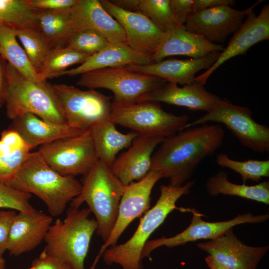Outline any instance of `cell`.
<instances>
[{"label": "cell", "mask_w": 269, "mask_h": 269, "mask_svg": "<svg viewBox=\"0 0 269 269\" xmlns=\"http://www.w3.org/2000/svg\"><path fill=\"white\" fill-rule=\"evenodd\" d=\"M224 136L225 131L219 125L186 128L164 138L152 155L150 170L159 171L172 186H182L200 163L221 146Z\"/></svg>", "instance_id": "obj_1"}, {"label": "cell", "mask_w": 269, "mask_h": 269, "mask_svg": "<svg viewBox=\"0 0 269 269\" xmlns=\"http://www.w3.org/2000/svg\"><path fill=\"white\" fill-rule=\"evenodd\" d=\"M39 197L50 216L57 217L80 193L82 184L75 177L61 175L51 168L38 151L30 152L21 166L6 184Z\"/></svg>", "instance_id": "obj_2"}, {"label": "cell", "mask_w": 269, "mask_h": 269, "mask_svg": "<svg viewBox=\"0 0 269 269\" xmlns=\"http://www.w3.org/2000/svg\"><path fill=\"white\" fill-rule=\"evenodd\" d=\"M195 183V180H192L180 186L161 185L158 200L144 214L132 237L122 244L111 246L105 250L103 253L105 263L108 265H119L122 269H143L141 255L147 240L176 208L177 201L190 193Z\"/></svg>", "instance_id": "obj_3"}, {"label": "cell", "mask_w": 269, "mask_h": 269, "mask_svg": "<svg viewBox=\"0 0 269 269\" xmlns=\"http://www.w3.org/2000/svg\"><path fill=\"white\" fill-rule=\"evenodd\" d=\"M85 175L81 191L71 201L70 207L79 208L86 203L96 218V232L105 242L115 225L126 186L99 159Z\"/></svg>", "instance_id": "obj_4"}, {"label": "cell", "mask_w": 269, "mask_h": 269, "mask_svg": "<svg viewBox=\"0 0 269 269\" xmlns=\"http://www.w3.org/2000/svg\"><path fill=\"white\" fill-rule=\"evenodd\" d=\"M88 208L70 207L63 220L57 219L50 226L44 241V250L71 269H85L91 238L98 225L89 218Z\"/></svg>", "instance_id": "obj_5"}, {"label": "cell", "mask_w": 269, "mask_h": 269, "mask_svg": "<svg viewBox=\"0 0 269 269\" xmlns=\"http://www.w3.org/2000/svg\"><path fill=\"white\" fill-rule=\"evenodd\" d=\"M6 73L8 93L5 105L8 119L30 113L47 122L66 124L62 106L47 80H30L7 62Z\"/></svg>", "instance_id": "obj_6"}, {"label": "cell", "mask_w": 269, "mask_h": 269, "mask_svg": "<svg viewBox=\"0 0 269 269\" xmlns=\"http://www.w3.org/2000/svg\"><path fill=\"white\" fill-rule=\"evenodd\" d=\"M110 120L142 136L169 137L186 129L189 117L165 111L159 103L143 101L112 103Z\"/></svg>", "instance_id": "obj_7"}, {"label": "cell", "mask_w": 269, "mask_h": 269, "mask_svg": "<svg viewBox=\"0 0 269 269\" xmlns=\"http://www.w3.org/2000/svg\"><path fill=\"white\" fill-rule=\"evenodd\" d=\"M251 110L233 104L226 99L220 101L208 112L186 128L215 122L223 124L244 147L258 153L269 151V128L256 122Z\"/></svg>", "instance_id": "obj_8"}, {"label": "cell", "mask_w": 269, "mask_h": 269, "mask_svg": "<svg viewBox=\"0 0 269 269\" xmlns=\"http://www.w3.org/2000/svg\"><path fill=\"white\" fill-rule=\"evenodd\" d=\"M166 83L162 79L134 71L126 66L84 73L77 84L88 89H108L114 94L113 102L134 103L142 95Z\"/></svg>", "instance_id": "obj_9"}, {"label": "cell", "mask_w": 269, "mask_h": 269, "mask_svg": "<svg viewBox=\"0 0 269 269\" xmlns=\"http://www.w3.org/2000/svg\"><path fill=\"white\" fill-rule=\"evenodd\" d=\"M52 87L68 126L85 132L96 123L110 119V97L95 90H82L65 84H52Z\"/></svg>", "instance_id": "obj_10"}, {"label": "cell", "mask_w": 269, "mask_h": 269, "mask_svg": "<svg viewBox=\"0 0 269 269\" xmlns=\"http://www.w3.org/2000/svg\"><path fill=\"white\" fill-rule=\"evenodd\" d=\"M38 151L51 168L67 176L85 175L98 159L88 130L42 145Z\"/></svg>", "instance_id": "obj_11"}, {"label": "cell", "mask_w": 269, "mask_h": 269, "mask_svg": "<svg viewBox=\"0 0 269 269\" xmlns=\"http://www.w3.org/2000/svg\"><path fill=\"white\" fill-rule=\"evenodd\" d=\"M162 178L159 171L150 170L141 180L125 186L121 199L117 218L113 230L101 248L90 269H94L99 259L108 248L116 245L122 234L135 218L144 214L150 207V194L157 181Z\"/></svg>", "instance_id": "obj_12"}, {"label": "cell", "mask_w": 269, "mask_h": 269, "mask_svg": "<svg viewBox=\"0 0 269 269\" xmlns=\"http://www.w3.org/2000/svg\"><path fill=\"white\" fill-rule=\"evenodd\" d=\"M192 212L193 216L190 225L181 233L170 238L162 237L147 241L141 252V260L149 257L154 250L162 246L172 248L200 240H212L236 225L263 223L269 218L268 213L255 215L247 213L239 214L227 221L210 222L203 220L199 213Z\"/></svg>", "instance_id": "obj_13"}, {"label": "cell", "mask_w": 269, "mask_h": 269, "mask_svg": "<svg viewBox=\"0 0 269 269\" xmlns=\"http://www.w3.org/2000/svg\"><path fill=\"white\" fill-rule=\"evenodd\" d=\"M262 1L259 0L242 10L230 5L207 8L192 14L184 26L189 32L202 36L213 43L222 45L231 34L239 29L249 11Z\"/></svg>", "instance_id": "obj_14"}, {"label": "cell", "mask_w": 269, "mask_h": 269, "mask_svg": "<svg viewBox=\"0 0 269 269\" xmlns=\"http://www.w3.org/2000/svg\"><path fill=\"white\" fill-rule=\"evenodd\" d=\"M100 2L105 10L123 28L125 43L134 51L151 56L158 47L164 32L139 12L120 8L108 0Z\"/></svg>", "instance_id": "obj_15"}, {"label": "cell", "mask_w": 269, "mask_h": 269, "mask_svg": "<svg viewBox=\"0 0 269 269\" xmlns=\"http://www.w3.org/2000/svg\"><path fill=\"white\" fill-rule=\"evenodd\" d=\"M197 247L228 269H257L269 249L268 246L245 245L234 235L233 228L216 238L198 243Z\"/></svg>", "instance_id": "obj_16"}, {"label": "cell", "mask_w": 269, "mask_h": 269, "mask_svg": "<svg viewBox=\"0 0 269 269\" xmlns=\"http://www.w3.org/2000/svg\"><path fill=\"white\" fill-rule=\"evenodd\" d=\"M269 39V5H265L256 15L253 9L247 15L239 29L234 33L228 46L221 52L217 61L195 81L204 85L211 74L230 59L245 54L256 43Z\"/></svg>", "instance_id": "obj_17"}, {"label": "cell", "mask_w": 269, "mask_h": 269, "mask_svg": "<svg viewBox=\"0 0 269 269\" xmlns=\"http://www.w3.org/2000/svg\"><path fill=\"white\" fill-rule=\"evenodd\" d=\"M164 138L138 135L127 151L116 158L110 167L111 171L125 186L141 180L150 170L153 151Z\"/></svg>", "instance_id": "obj_18"}, {"label": "cell", "mask_w": 269, "mask_h": 269, "mask_svg": "<svg viewBox=\"0 0 269 269\" xmlns=\"http://www.w3.org/2000/svg\"><path fill=\"white\" fill-rule=\"evenodd\" d=\"M217 96L208 92L204 85L194 82L182 87L167 82L152 91L139 97L136 102L151 101L163 102L184 107L191 111L208 112L220 101Z\"/></svg>", "instance_id": "obj_19"}, {"label": "cell", "mask_w": 269, "mask_h": 269, "mask_svg": "<svg viewBox=\"0 0 269 269\" xmlns=\"http://www.w3.org/2000/svg\"><path fill=\"white\" fill-rule=\"evenodd\" d=\"M52 222L50 215L37 210L18 212L10 228L6 251L14 256L31 251L44 240Z\"/></svg>", "instance_id": "obj_20"}, {"label": "cell", "mask_w": 269, "mask_h": 269, "mask_svg": "<svg viewBox=\"0 0 269 269\" xmlns=\"http://www.w3.org/2000/svg\"><path fill=\"white\" fill-rule=\"evenodd\" d=\"M220 53L215 52L198 58L167 59L146 65L127 66L134 71L159 78L166 82L187 85L195 82L198 72L208 70L217 61Z\"/></svg>", "instance_id": "obj_21"}, {"label": "cell", "mask_w": 269, "mask_h": 269, "mask_svg": "<svg viewBox=\"0 0 269 269\" xmlns=\"http://www.w3.org/2000/svg\"><path fill=\"white\" fill-rule=\"evenodd\" d=\"M86 29L99 32L110 43L125 42L123 28L98 0H78L71 8L70 35Z\"/></svg>", "instance_id": "obj_22"}, {"label": "cell", "mask_w": 269, "mask_h": 269, "mask_svg": "<svg viewBox=\"0 0 269 269\" xmlns=\"http://www.w3.org/2000/svg\"><path fill=\"white\" fill-rule=\"evenodd\" d=\"M224 48L223 45L213 43L202 36L189 32L183 25L164 32L158 47L150 58L153 62L174 55L198 58L221 52Z\"/></svg>", "instance_id": "obj_23"}, {"label": "cell", "mask_w": 269, "mask_h": 269, "mask_svg": "<svg viewBox=\"0 0 269 269\" xmlns=\"http://www.w3.org/2000/svg\"><path fill=\"white\" fill-rule=\"evenodd\" d=\"M8 129L18 132L31 149L58 139L75 136L85 132L66 124L44 121L30 113L12 119Z\"/></svg>", "instance_id": "obj_24"}, {"label": "cell", "mask_w": 269, "mask_h": 269, "mask_svg": "<svg viewBox=\"0 0 269 269\" xmlns=\"http://www.w3.org/2000/svg\"><path fill=\"white\" fill-rule=\"evenodd\" d=\"M150 56L138 53L125 42L110 43L98 53L90 56L79 66L64 71L62 75L74 76L106 68L130 65H146L152 63Z\"/></svg>", "instance_id": "obj_25"}, {"label": "cell", "mask_w": 269, "mask_h": 269, "mask_svg": "<svg viewBox=\"0 0 269 269\" xmlns=\"http://www.w3.org/2000/svg\"><path fill=\"white\" fill-rule=\"evenodd\" d=\"M93 140L98 159L111 167L117 153L131 146L139 134L118 131L110 119L99 122L88 130Z\"/></svg>", "instance_id": "obj_26"}, {"label": "cell", "mask_w": 269, "mask_h": 269, "mask_svg": "<svg viewBox=\"0 0 269 269\" xmlns=\"http://www.w3.org/2000/svg\"><path fill=\"white\" fill-rule=\"evenodd\" d=\"M205 187L208 194L212 196H217L219 194L236 196L266 204H269L268 181L254 185L237 184L229 181L226 172L220 171L207 179Z\"/></svg>", "instance_id": "obj_27"}, {"label": "cell", "mask_w": 269, "mask_h": 269, "mask_svg": "<svg viewBox=\"0 0 269 269\" xmlns=\"http://www.w3.org/2000/svg\"><path fill=\"white\" fill-rule=\"evenodd\" d=\"M36 29L51 49L64 47L70 34L71 8L36 11Z\"/></svg>", "instance_id": "obj_28"}, {"label": "cell", "mask_w": 269, "mask_h": 269, "mask_svg": "<svg viewBox=\"0 0 269 269\" xmlns=\"http://www.w3.org/2000/svg\"><path fill=\"white\" fill-rule=\"evenodd\" d=\"M0 49L7 62L24 77L34 81L43 80L33 67L24 49L18 44L15 29L0 25Z\"/></svg>", "instance_id": "obj_29"}, {"label": "cell", "mask_w": 269, "mask_h": 269, "mask_svg": "<svg viewBox=\"0 0 269 269\" xmlns=\"http://www.w3.org/2000/svg\"><path fill=\"white\" fill-rule=\"evenodd\" d=\"M35 13L27 0H0V25L36 29Z\"/></svg>", "instance_id": "obj_30"}, {"label": "cell", "mask_w": 269, "mask_h": 269, "mask_svg": "<svg viewBox=\"0 0 269 269\" xmlns=\"http://www.w3.org/2000/svg\"><path fill=\"white\" fill-rule=\"evenodd\" d=\"M89 56L66 47L52 49L38 74L43 80L58 77L62 75L68 67L82 64Z\"/></svg>", "instance_id": "obj_31"}, {"label": "cell", "mask_w": 269, "mask_h": 269, "mask_svg": "<svg viewBox=\"0 0 269 269\" xmlns=\"http://www.w3.org/2000/svg\"><path fill=\"white\" fill-rule=\"evenodd\" d=\"M16 37L21 42L31 64L38 73L51 50L47 42L35 29H15Z\"/></svg>", "instance_id": "obj_32"}, {"label": "cell", "mask_w": 269, "mask_h": 269, "mask_svg": "<svg viewBox=\"0 0 269 269\" xmlns=\"http://www.w3.org/2000/svg\"><path fill=\"white\" fill-rule=\"evenodd\" d=\"M215 161L221 167L230 169L239 173L244 184L248 180L259 182L263 177L269 176V160L249 159L240 161L230 158L226 154L216 155Z\"/></svg>", "instance_id": "obj_33"}, {"label": "cell", "mask_w": 269, "mask_h": 269, "mask_svg": "<svg viewBox=\"0 0 269 269\" xmlns=\"http://www.w3.org/2000/svg\"><path fill=\"white\" fill-rule=\"evenodd\" d=\"M138 11L163 32L183 26L174 18L170 0H139Z\"/></svg>", "instance_id": "obj_34"}, {"label": "cell", "mask_w": 269, "mask_h": 269, "mask_svg": "<svg viewBox=\"0 0 269 269\" xmlns=\"http://www.w3.org/2000/svg\"><path fill=\"white\" fill-rule=\"evenodd\" d=\"M110 43L99 32L86 29L71 33L67 38L64 47L91 56L100 51Z\"/></svg>", "instance_id": "obj_35"}, {"label": "cell", "mask_w": 269, "mask_h": 269, "mask_svg": "<svg viewBox=\"0 0 269 269\" xmlns=\"http://www.w3.org/2000/svg\"><path fill=\"white\" fill-rule=\"evenodd\" d=\"M31 194L13 188L0 182V208L18 212L32 213L36 209L29 202Z\"/></svg>", "instance_id": "obj_36"}, {"label": "cell", "mask_w": 269, "mask_h": 269, "mask_svg": "<svg viewBox=\"0 0 269 269\" xmlns=\"http://www.w3.org/2000/svg\"><path fill=\"white\" fill-rule=\"evenodd\" d=\"M30 152V149H22L0 156V183L6 184L12 178Z\"/></svg>", "instance_id": "obj_37"}, {"label": "cell", "mask_w": 269, "mask_h": 269, "mask_svg": "<svg viewBox=\"0 0 269 269\" xmlns=\"http://www.w3.org/2000/svg\"><path fill=\"white\" fill-rule=\"evenodd\" d=\"M171 11L177 22L184 25L194 12L193 0H170Z\"/></svg>", "instance_id": "obj_38"}, {"label": "cell", "mask_w": 269, "mask_h": 269, "mask_svg": "<svg viewBox=\"0 0 269 269\" xmlns=\"http://www.w3.org/2000/svg\"><path fill=\"white\" fill-rule=\"evenodd\" d=\"M17 213L15 210H0V258L6 251L10 228Z\"/></svg>", "instance_id": "obj_39"}, {"label": "cell", "mask_w": 269, "mask_h": 269, "mask_svg": "<svg viewBox=\"0 0 269 269\" xmlns=\"http://www.w3.org/2000/svg\"><path fill=\"white\" fill-rule=\"evenodd\" d=\"M30 6L36 11L55 10L72 7L78 0H27Z\"/></svg>", "instance_id": "obj_40"}, {"label": "cell", "mask_w": 269, "mask_h": 269, "mask_svg": "<svg viewBox=\"0 0 269 269\" xmlns=\"http://www.w3.org/2000/svg\"><path fill=\"white\" fill-rule=\"evenodd\" d=\"M28 269H71L66 264L44 250L31 263Z\"/></svg>", "instance_id": "obj_41"}, {"label": "cell", "mask_w": 269, "mask_h": 269, "mask_svg": "<svg viewBox=\"0 0 269 269\" xmlns=\"http://www.w3.org/2000/svg\"><path fill=\"white\" fill-rule=\"evenodd\" d=\"M7 61L0 54V108L5 104L7 93L8 82L6 73Z\"/></svg>", "instance_id": "obj_42"}, {"label": "cell", "mask_w": 269, "mask_h": 269, "mask_svg": "<svg viewBox=\"0 0 269 269\" xmlns=\"http://www.w3.org/2000/svg\"><path fill=\"white\" fill-rule=\"evenodd\" d=\"M235 3L234 0H193L194 12L221 5L231 6Z\"/></svg>", "instance_id": "obj_43"}, {"label": "cell", "mask_w": 269, "mask_h": 269, "mask_svg": "<svg viewBox=\"0 0 269 269\" xmlns=\"http://www.w3.org/2000/svg\"><path fill=\"white\" fill-rule=\"evenodd\" d=\"M111 1L125 10L133 12H139V0H112Z\"/></svg>", "instance_id": "obj_44"}, {"label": "cell", "mask_w": 269, "mask_h": 269, "mask_svg": "<svg viewBox=\"0 0 269 269\" xmlns=\"http://www.w3.org/2000/svg\"><path fill=\"white\" fill-rule=\"evenodd\" d=\"M205 261L209 269H228L210 255L205 258Z\"/></svg>", "instance_id": "obj_45"}, {"label": "cell", "mask_w": 269, "mask_h": 269, "mask_svg": "<svg viewBox=\"0 0 269 269\" xmlns=\"http://www.w3.org/2000/svg\"><path fill=\"white\" fill-rule=\"evenodd\" d=\"M0 269H6L5 261L3 257L0 258Z\"/></svg>", "instance_id": "obj_46"}, {"label": "cell", "mask_w": 269, "mask_h": 269, "mask_svg": "<svg viewBox=\"0 0 269 269\" xmlns=\"http://www.w3.org/2000/svg\"><path fill=\"white\" fill-rule=\"evenodd\" d=\"M0 54H1L0 49Z\"/></svg>", "instance_id": "obj_47"}]
</instances>
